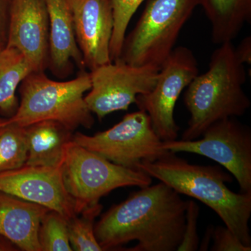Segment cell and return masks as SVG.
<instances>
[{
  "mask_svg": "<svg viewBox=\"0 0 251 251\" xmlns=\"http://www.w3.org/2000/svg\"><path fill=\"white\" fill-rule=\"evenodd\" d=\"M187 201L160 181L112 206L95 224L103 251L117 250L132 241L129 251H175L182 240Z\"/></svg>",
  "mask_w": 251,
  "mask_h": 251,
  "instance_id": "6da1fadb",
  "label": "cell"
},
{
  "mask_svg": "<svg viewBox=\"0 0 251 251\" xmlns=\"http://www.w3.org/2000/svg\"><path fill=\"white\" fill-rule=\"evenodd\" d=\"M139 170L180 195L206 204L243 244L251 247V191L237 193L229 189L226 184L232 182V176L221 166L192 164L168 151L155 161H142Z\"/></svg>",
  "mask_w": 251,
  "mask_h": 251,
  "instance_id": "7a4b0ae2",
  "label": "cell"
},
{
  "mask_svg": "<svg viewBox=\"0 0 251 251\" xmlns=\"http://www.w3.org/2000/svg\"><path fill=\"white\" fill-rule=\"evenodd\" d=\"M234 47L232 41L220 44L211 54L208 70L186 87L184 104L191 116L181 140L198 139L214 122L243 116L250 108V99L243 89L245 68Z\"/></svg>",
  "mask_w": 251,
  "mask_h": 251,
  "instance_id": "3957f363",
  "label": "cell"
},
{
  "mask_svg": "<svg viewBox=\"0 0 251 251\" xmlns=\"http://www.w3.org/2000/svg\"><path fill=\"white\" fill-rule=\"evenodd\" d=\"M91 86L90 74L86 70L67 81L51 80L45 72H31L19 86L21 101L16 113L3 120V124L27 127L54 121L74 133L80 127L91 128L94 119L85 100Z\"/></svg>",
  "mask_w": 251,
  "mask_h": 251,
  "instance_id": "277c9868",
  "label": "cell"
},
{
  "mask_svg": "<svg viewBox=\"0 0 251 251\" xmlns=\"http://www.w3.org/2000/svg\"><path fill=\"white\" fill-rule=\"evenodd\" d=\"M62 172L76 214L98 204L100 198L117 188H143L152 182L145 172L115 164L72 140L67 145Z\"/></svg>",
  "mask_w": 251,
  "mask_h": 251,
  "instance_id": "5b68a950",
  "label": "cell"
},
{
  "mask_svg": "<svg viewBox=\"0 0 251 251\" xmlns=\"http://www.w3.org/2000/svg\"><path fill=\"white\" fill-rule=\"evenodd\" d=\"M197 6L198 0H150L126 36L120 59L131 65L161 67Z\"/></svg>",
  "mask_w": 251,
  "mask_h": 251,
  "instance_id": "8992f818",
  "label": "cell"
},
{
  "mask_svg": "<svg viewBox=\"0 0 251 251\" xmlns=\"http://www.w3.org/2000/svg\"><path fill=\"white\" fill-rule=\"evenodd\" d=\"M72 141L108 161L130 169L139 170L142 161H153L168 151L143 110L127 114L122 121L93 135L76 132Z\"/></svg>",
  "mask_w": 251,
  "mask_h": 251,
  "instance_id": "52a82bcc",
  "label": "cell"
},
{
  "mask_svg": "<svg viewBox=\"0 0 251 251\" xmlns=\"http://www.w3.org/2000/svg\"><path fill=\"white\" fill-rule=\"evenodd\" d=\"M201 139L163 142L173 153H196L217 162L237 179L241 192L251 191V130L249 126L228 117L214 122Z\"/></svg>",
  "mask_w": 251,
  "mask_h": 251,
  "instance_id": "ba28073f",
  "label": "cell"
},
{
  "mask_svg": "<svg viewBox=\"0 0 251 251\" xmlns=\"http://www.w3.org/2000/svg\"><path fill=\"white\" fill-rule=\"evenodd\" d=\"M199 74L198 63L191 49L175 47L161 64L156 85L148 94L138 96L137 106L146 112L163 142L177 139L179 127L174 117L180 94Z\"/></svg>",
  "mask_w": 251,
  "mask_h": 251,
  "instance_id": "9c48e42d",
  "label": "cell"
},
{
  "mask_svg": "<svg viewBox=\"0 0 251 251\" xmlns=\"http://www.w3.org/2000/svg\"><path fill=\"white\" fill-rule=\"evenodd\" d=\"M160 69L151 64L131 65L121 59L96 68L90 72L92 86L85 96L87 107L99 120L128 110L138 96L153 90Z\"/></svg>",
  "mask_w": 251,
  "mask_h": 251,
  "instance_id": "30bf717a",
  "label": "cell"
},
{
  "mask_svg": "<svg viewBox=\"0 0 251 251\" xmlns=\"http://www.w3.org/2000/svg\"><path fill=\"white\" fill-rule=\"evenodd\" d=\"M0 191L57 211L69 221L76 216L62 167L25 164L0 173Z\"/></svg>",
  "mask_w": 251,
  "mask_h": 251,
  "instance_id": "8fae6325",
  "label": "cell"
},
{
  "mask_svg": "<svg viewBox=\"0 0 251 251\" xmlns=\"http://www.w3.org/2000/svg\"><path fill=\"white\" fill-rule=\"evenodd\" d=\"M5 47L18 50L31 71L49 65V18L45 0H13Z\"/></svg>",
  "mask_w": 251,
  "mask_h": 251,
  "instance_id": "7c38bea8",
  "label": "cell"
},
{
  "mask_svg": "<svg viewBox=\"0 0 251 251\" xmlns=\"http://www.w3.org/2000/svg\"><path fill=\"white\" fill-rule=\"evenodd\" d=\"M72 7L75 37L86 69L91 72L111 62V0H72Z\"/></svg>",
  "mask_w": 251,
  "mask_h": 251,
  "instance_id": "4fadbf2b",
  "label": "cell"
},
{
  "mask_svg": "<svg viewBox=\"0 0 251 251\" xmlns=\"http://www.w3.org/2000/svg\"><path fill=\"white\" fill-rule=\"evenodd\" d=\"M49 18V69L64 79L73 71V62L86 70L75 37L72 0H45Z\"/></svg>",
  "mask_w": 251,
  "mask_h": 251,
  "instance_id": "5bb4252c",
  "label": "cell"
},
{
  "mask_svg": "<svg viewBox=\"0 0 251 251\" xmlns=\"http://www.w3.org/2000/svg\"><path fill=\"white\" fill-rule=\"evenodd\" d=\"M50 209L0 191V235L19 250L41 251L38 230Z\"/></svg>",
  "mask_w": 251,
  "mask_h": 251,
  "instance_id": "9a60e30c",
  "label": "cell"
},
{
  "mask_svg": "<svg viewBox=\"0 0 251 251\" xmlns=\"http://www.w3.org/2000/svg\"><path fill=\"white\" fill-rule=\"evenodd\" d=\"M27 159L30 166L62 167L74 132L59 122L43 121L25 127Z\"/></svg>",
  "mask_w": 251,
  "mask_h": 251,
  "instance_id": "2e32d148",
  "label": "cell"
},
{
  "mask_svg": "<svg viewBox=\"0 0 251 251\" xmlns=\"http://www.w3.org/2000/svg\"><path fill=\"white\" fill-rule=\"evenodd\" d=\"M211 25L214 44L232 41L251 23V0H198Z\"/></svg>",
  "mask_w": 251,
  "mask_h": 251,
  "instance_id": "e0dca14e",
  "label": "cell"
},
{
  "mask_svg": "<svg viewBox=\"0 0 251 251\" xmlns=\"http://www.w3.org/2000/svg\"><path fill=\"white\" fill-rule=\"evenodd\" d=\"M32 72L24 56L18 50L4 47L0 50V112L9 117L18 108L16 91Z\"/></svg>",
  "mask_w": 251,
  "mask_h": 251,
  "instance_id": "ac0fdd59",
  "label": "cell"
},
{
  "mask_svg": "<svg viewBox=\"0 0 251 251\" xmlns=\"http://www.w3.org/2000/svg\"><path fill=\"white\" fill-rule=\"evenodd\" d=\"M102 209L103 206L98 203L86 208L68 221L69 242L73 251H103L94 233L96 219Z\"/></svg>",
  "mask_w": 251,
  "mask_h": 251,
  "instance_id": "d6986e66",
  "label": "cell"
},
{
  "mask_svg": "<svg viewBox=\"0 0 251 251\" xmlns=\"http://www.w3.org/2000/svg\"><path fill=\"white\" fill-rule=\"evenodd\" d=\"M27 159L25 127L12 124L4 125L0 133V173L20 168Z\"/></svg>",
  "mask_w": 251,
  "mask_h": 251,
  "instance_id": "ffe728a7",
  "label": "cell"
},
{
  "mask_svg": "<svg viewBox=\"0 0 251 251\" xmlns=\"http://www.w3.org/2000/svg\"><path fill=\"white\" fill-rule=\"evenodd\" d=\"M38 241L41 251H72L68 220L57 211L46 212L39 225Z\"/></svg>",
  "mask_w": 251,
  "mask_h": 251,
  "instance_id": "44dd1931",
  "label": "cell"
},
{
  "mask_svg": "<svg viewBox=\"0 0 251 251\" xmlns=\"http://www.w3.org/2000/svg\"><path fill=\"white\" fill-rule=\"evenodd\" d=\"M144 1L145 0H111L114 21L110 46L112 62L120 59L127 27L135 11Z\"/></svg>",
  "mask_w": 251,
  "mask_h": 251,
  "instance_id": "7402d4cb",
  "label": "cell"
},
{
  "mask_svg": "<svg viewBox=\"0 0 251 251\" xmlns=\"http://www.w3.org/2000/svg\"><path fill=\"white\" fill-rule=\"evenodd\" d=\"M200 207L194 201H188L185 217V227L182 240L176 251H196L199 247L198 221Z\"/></svg>",
  "mask_w": 251,
  "mask_h": 251,
  "instance_id": "603a6c76",
  "label": "cell"
},
{
  "mask_svg": "<svg viewBox=\"0 0 251 251\" xmlns=\"http://www.w3.org/2000/svg\"><path fill=\"white\" fill-rule=\"evenodd\" d=\"M213 244L211 251H251V247H248L241 242L228 228L219 226L214 227L212 234Z\"/></svg>",
  "mask_w": 251,
  "mask_h": 251,
  "instance_id": "cb8c5ba5",
  "label": "cell"
},
{
  "mask_svg": "<svg viewBox=\"0 0 251 251\" xmlns=\"http://www.w3.org/2000/svg\"><path fill=\"white\" fill-rule=\"evenodd\" d=\"M13 0H0V48L4 49L7 41L10 14Z\"/></svg>",
  "mask_w": 251,
  "mask_h": 251,
  "instance_id": "d4e9b609",
  "label": "cell"
},
{
  "mask_svg": "<svg viewBox=\"0 0 251 251\" xmlns=\"http://www.w3.org/2000/svg\"><path fill=\"white\" fill-rule=\"evenodd\" d=\"M236 57L243 64H251V37L244 38L237 47H234Z\"/></svg>",
  "mask_w": 251,
  "mask_h": 251,
  "instance_id": "484cf974",
  "label": "cell"
},
{
  "mask_svg": "<svg viewBox=\"0 0 251 251\" xmlns=\"http://www.w3.org/2000/svg\"><path fill=\"white\" fill-rule=\"evenodd\" d=\"M214 227L212 226H209L206 229L205 234L203 237L202 241L199 244V247L198 250L201 251H206L209 250V244L210 242L212 240L213 230Z\"/></svg>",
  "mask_w": 251,
  "mask_h": 251,
  "instance_id": "4316f807",
  "label": "cell"
},
{
  "mask_svg": "<svg viewBox=\"0 0 251 251\" xmlns=\"http://www.w3.org/2000/svg\"><path fill=\"white\" fill-rule=\"evenodd\" d=\"M19 249L11 241L0 235V251H18Z\"/></svg>",
  "mask_w": 251,
  "mask_h": 251,
  "instance_id": "83f0119b",
  "label": "cell"
},
{
  "mask_svg": "<svg viewBox=\"0 0 251 251\" xmlns=\"http://www.w3.org/2000/svg\"><path fill=\"white\" fill-rule=\"evenodd\" d=\"M4 127V125H3V120H1V119H0V133H1V130H3Z\"/></svg>",
  "mask_w": 251,
  "mask_h": 251,
  "instance_id": "f1b7e54d",
  "label": "cell"
},
{
  "mask_svg": "<svg viewBox=\"0 0 251 251\" xmlns=\"http://www.w3.org/2000/svg\"><path fill=\"white\" fill-rule=\"evenodd\" d=\"M1 49H1V48H0V50H1Z\"/></svg>",
  "mask_w": 251,
  "mask_h": 251,
  "instance_id": "f546056e",
  "label": "cell"
}]
</instances>
